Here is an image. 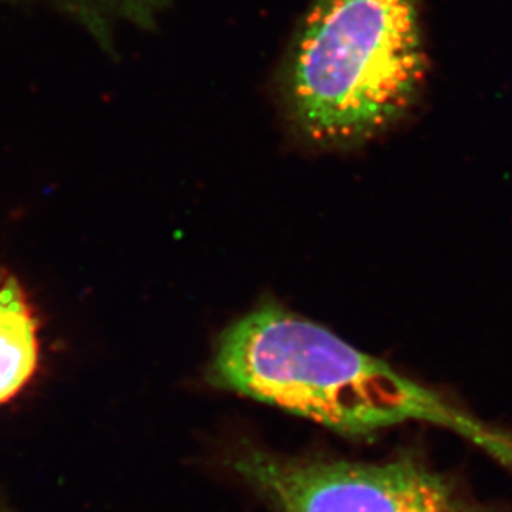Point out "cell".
Masks as SVG:
<instances>
[{
    "mask_svg": "<svg viewBox=\"0 0 512 512\" xmlns=\"http://www.w3.org/2000/svg\"><path fill=\"white\" fill-rule=\"evenodd\" d=\"M207 376L215 388L348 436L411 419L453 426L512 466L511 444L481 434L428 389L280 306H261L228 326Z\"/></svg>",
    "mask_w": 512,
    "mask_h": 512,
    "instance_id": "1",
    "label": "cell"
},
{
    "mask_svg": "<svg viewBox=\"0 0 512 512\" xmlns=\"http://www.w3.org/2000/svg\"><path fill=\"white\" fill-rule=\"evenodd\" d=\"M424 74L418 0H318L291 45L286 105L306 140L350 147L394 124Z\"/></svg>",
    "mask_w": 512,
    "mask_h": 512,
    "instance_id": "2",
    "label": "cell"
},
{
    "mask_svg": "<svg viewBox=\"0 0 512 512\" xmlns=\"http://www.w3.org/2000/svg\"><path fill=\"white\" fill-rule=\"evenodd\" d=\"M232 468L275 512H488L416 454L358 463L245 449Z\"/></svg>",
    "mask_w": 512,
    "mask_h": 512,
    "instance_id": "3",
    "label": "cell"
},
{
    "mask_svg": "<svg viewBox=\"0 0 512 512\" xmlns=\"http://www.w3.org/2000/svg\"><path fill=\"white\" fill-rule=\"evenodd\" d=\"M39 361L37 325L19 283L0 278V404L14 398Z\"/></svg>",
    "mask_w": 512,
    "mask_h": 512,
    "instance_id": "4",
    "label": "cell"
},
{
    "mask_svg": "<svg viewBox=\"0 0 512 512\" xmlns=\"http://www.w3.org/2000/svg\"><path fill=\"white\" fill-rule=\"evenodd\" d=\"M70 4L97 10H115L124 15H132L137 19L147 17L153 9L155 0H67Z\"/></svg>",
    "mask_w": 512,
    "mask_h": 512,
    "instance_id": "5",
    "label": "cell"
},
{
    "mask_svg": "<svg viewBox=\"0 0 512 512\" xmlns=\"http://www.w3.org/2000/svg\"><path fill=\"white\" fill-rule=\"evenodd\" d=\"M0 512H9V511H7V509H5L4 506H2V504H0Z\"/></svg>",
    "mask_w": 512,
    "mask_h": 512,
    "instance_id": "6",
    "label": "cell"
}]
</instances>
